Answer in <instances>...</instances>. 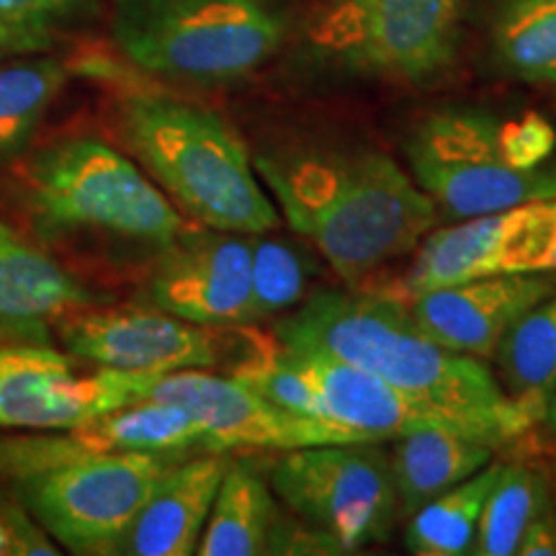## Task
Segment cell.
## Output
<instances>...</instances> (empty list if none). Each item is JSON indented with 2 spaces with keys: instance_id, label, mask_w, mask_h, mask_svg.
Listing matches in <instances>:
<instances>
[{
  "instance_id": "obj_23",
  "label": "cell",
  "mask_w": 556,
  "mask_h": 556,
  "mask_svg": "<svg viewBox=\"0 0 556 556\" xmlns=\"http://www.w3.org/2000/svg\"><path fill=\"white\" fill-rule=\"evenodd\" d=\"M490 52L507 78L556 88V0H497Z\"/></svg>"
},
{
  "instance_id": "obj_13",
  "label": "cell",
  "mask_w": 556,
  "mask_h": 556,
  "mask_svg": "<svg viewBox=\"0 0 556 556\" xmlns=\"http://www.w3.org/2000/svg\"><path fill=\"white\" fill-rule=\"evenodd\" d=\"M144 304L204 328L253 325L250 235L212 227H186L157 253Z\"/></svg>"
},
{
  "instance_id": "obj_1",
  "label": "cell",
  "mask_w": 556,
  "mask_h": 556,
  "mask_svg": "<svg viewBox=\"0 0 556 556\" xmlns=\"http://www.w3.org/2000/svg\"><path fill=\"white\" fill-rule=\"evenodd\" d=\"M253 165L278 214L351 289L413 255L441 219L407 168L358 139H287Z\"/></svg>"
},
{
  "instance_id": "obj_16",
  "label": "cell",
  "mask_w": 556,
  "mask_h": 556,
  "mask_svg": "<svg viewBox=\"0 0 556 556\" xmlns=\"http://www.w3.org/2000/svg\"><path fill=\"white\" fill-rule=\"evenodd\" d=\"M556 287L548 274H503L471 278L405 299L415 323L451 351L492 361L505 332Z\"/></svg>"
},
{
  "instance_id": "obj_19",
  "label": "cell",
  "mask_w": 556,
  "mask_h": 556,
  "mask_svg": "<svg viewBox=\"0 0 556 556\" xmlns=\"http://www.w3.org/2000/svg\"><path fill=\"white\" fill-rule=\"evenodd\" d=\"M392 441L394 446L387 448L389 469L397 490L400 516L405 518L495 462L497 451L486 441L448 428H420Z\"/></svg>"
},
{
  "instance_id": "obj_11",
  "label": "cell",
  "mask_w": 556,
  "mask_h": 556,
  "mask_svg": "<svg viewBox=\"0 0 556 556\" xmlns=\"http://www.w3.org/2000/svg\"><path fill=\"white\" fill-rule=\"evenodd\" d=\"M548 270H556V197L433 227L392 294L415 299L471 278Z\"/></svg>"
},
{
  "instance_id": "obj_15",
  "label": "cell",
  "mask_w": 556,
  "mask_h": 556,
  "mask_svg": "<svg viewBox=\"0 0 556 556\" xmlns=\"http://www.w3.org/2000/svg\"><path fill=\"white\" fill-rule=\"evenodd\" d=\"M283 353L302 379L304 402H299V415L332 422L366 441H392L420 428L462 430L479 441H486L477 428L409 397L364 368L323 356V353L289 351V348H283Z\"/></svg>"
},
{
  "instance_id": "obj_27",
  "label": "cell",
  "mask_w": 556,
  "mask_h": 556,
  "mask_svg": "<svg viewBox=\"0 0 556 556\" xmlns=\"http://www.w3.org/2000/svg\"><path fill=\"white\" fill-rule=\"evenodd\" d=\"M253 266V325L281 317L304 302L315 263L296 242L270 232L250 235Z\"/></svg>"
},
{
  "instance_id": "obj_32",
  "label": "cell",
  "mask_w": 556,
  "mask_h": 556,
  "mask_svg": "<svg viewBox=\"0 0 556 556\" xmlns=\"http://www.w3.org/2000/svg\"><path fill=\"white\" fill-rule=\"evenodd\" d=\"M0 554H13V536L9 526V513H0Z\"/></svg>"
},
{
  "instance_id": "obj_7",
  "label": "cell",
  "mask_w": 556,
  "mask_h": 556,
  "mask_svg": "<svg viewBox=\"0 0 556 556\" xmlns=\"http://www.w3.org/2000/svg\"><path fill=\"white\" fill-rule=\"evenodd\" d=\"M180 456L80 451L18 475V495L41 531L70 554H116L131 520Z\"/></svg>"
},
{
  "instance_id": "obj_9",
  "label": "cell",
  "mask_w": 556,
  "mask_h": 556,
  "mask_svg": "<svg viewBox=\"0 0 556 556\" xmlns=\"http://www.w3.org/2000/svg\"><path fill=\"white\" fill-rule=\"evenodd\" d=\"M467 0H340L319 45L358 75L426 83L456 58Z\"/></svg>"
},
{
  "instance_id": "obj_30",
  "label": "cell",
  "mask_w": 556,
  "mask_h": 556,
  "mask_svg": "<svg viewBox=\"0 0 556 556\" xmlns=\"http://www.w3.org/2000/svg\"><path fill=\"white\" fill-rule=\"evenodd\" d=\"M520 556H556V505L552 503L533 520L518 546Z\"/></svg>"
},
{
  "instance_id": "obj_29",
  "label": "cell",
  "mask_w": 556,
  "mask_h": 556,
  "mask_svg": "<svg viewBox=\"0 0 556 556\" xmlns=\"http://www.w3.org/2000/svg\"><path fill=\"white\" fill-rule=\"evenodd\" d=\"M54 45L52 31L31 29V26H18L11 21L0 18V62L13 58H29V54L50 52Z\"/></svg>"
},
{
  "instance_id": "obj_28",
  "label": "cell",
  "mask_w": 556,
  "mask_h": 556,
  "mask_svg": "<svg viewBox=\"0 0 556 556\" xmlns=\"http://www.w3.org/2000/svg\"><path fill=\"white\" fill-rule=\"evenodd\" d=\"M101 0H0V18L52 31L58 24L86 18Z\"/></svg>"
},
{
  "instance_id": "obj_31",
  "label": "cell",
  "mask_w": 556,
  "mask_h": 556,
  "mask_svg": "<svg viewBox=\"0 0 556 556\" xmlns=\"http://www.w3.org/2000/svg\"><path fill=\"white\" fill-rule=\"evenodd\" d=\"M26 464H29V454H26V443H21V446H9V443H3L0 446V469H13L16 475L26 469Z\"/></svg>"
},
{
  "instance_id": "obj_4",
  "label": "cell",
  "mask_w": 556,
  "mask_h": 556,
  "mask_svg": "<svg viewBox=\"0 0 556 556\" xmlns=\"http://www.w3.org/2000/svg\"><path fill=\"white\" fill-rule=\"evenodd\" d=\"M16 201L47 240L99 238L160 253L189 227L135 160L90 135L34 152L16 173Z\"/></svg>"
},
{
  "instance_id": "obj_6",
  "label": "cell",
  "mask_w": 556,
  "mask_h": 556,
  "mask_svg": "<svg viewBox=\"0 0 556 556\" xmlns=\"http://www.w3.org/2000/svg\"><path fill=\"white\" fill-rule=\"evenodd\" d=\"M507 122L495 111L446 106L409 129L407 170L438 217L462 222L556 197V157L523 168L507 142Z\"/></svg>"
},
{
  "instance_id": "obj_5",
  "label": "cell",
  "mask_w": 556,
  "mask_h": 556,
  "mask_svg": "<svg viewBox=\"0 0 556 556\" xmlns=\"http://www.w3.org/2000/svg\"><path fill=\"white\" fill-rule=\"evenodd\" d=\"M111 37L144 73L214 86L266 65L287 21L270 0H114Z\"/></svg>"
},
{
  "instance_id": "obj_10",
  "label": "cell",
  "mask_w": 556,
  "mask_h": 556,
  "mask_svg": "<svg viewBox=\"0 0 556 556\" xmlns=\"http://www.w3.org/2000/svg\"><path fill=\"white\" fill-rule=\"evenodd\" d=\"M155 377L88 364L54 345L0 343V428L73 430L142 402Z\"/></svg>"
},
{
  "instance_id": "obj_34",
  "label": "cell",
  "mask_w": 556,
  "mask_h": 556,
  "mask_svg": "<svg viewBox=\"0 0 556 556\" xmlns=\"http://www.w3.org/2000/svg\"><path fill=\"white\" fill-rule=\"evenodd\" d=\"M554 482H556V462H554Z\"/></svg>"
},
{
  "instance_id": "obj_14",
  "label": "cell",
  "mask_w": 556,
  "mask_h": 556,
  "mask_svg": "<svg viewBox=\"0 0 556 556\" xmlns=\"http://www.w3.org/2000/svg\"><path fill=\"white\" fill-rule=\"evenodd\" d=\"M54 338L88 364L137 374L214 368L225 358V336L150 307H86L60 319Z\"/></svg>"
},
{
  "instance_id": "obj_25",
  "label": "cell",
  "mask_w": 556,
  "mask_h": 556,
  "mask_svg": "<svg viewBox=\"0 0 556 556\" xmlns=\"http://www.w3.org/2000/svg\"><path fill=\"white\" fill-rule=\"evenodd\" d=\"M500 471L492 462L477 475L441 492L407 518L405 548L415 556H467L477 541L486 495Z\"/></svg>"
},
{
  "instance_id": "obj_22",
  "label": "cell",
  "mask_w": 556,
  "mask_h": 556,
  "mask_svg": "<svg viewBox=\"0 0 556 556\" xmlns=\"http://www.w3.org/2000/svg\"><path fill=\"white\" fill-rule=\"evenodd\" d=\"M75 451H137V454L184 456L186 451H206L204 430L170 402L142 400L119 407L73 430H62Z\"/></svg>"
},
{
  "instance_id": "obj_8",
  "label": "cell",
  "mask_w": 556,
  "mask_h": 556,
  "mask_svg": "<svg viewBox=\"0 0 556 556\" xmlns=\"http://www.w3.org/2000/svg\"><path fill=\"white\" fill-rule=\"evenodd\" d=\"M384 441L281 451L268 484L330 554H356L392 536L400 516Z\"/></svg>"
},
{
  "instance_id": "obj_12",
  "label": "cell",
  "mask_w": 556,
  "mask_h": 556,
  "mask_svg": "<svg viewBox=\"0 0 556 556\" xmlns=\"http://www.w3.org/2000/svg\"><path fill=\"white\" fill-rule=\"evenodd\" d=\"M144 400L184 407L204 430L208 454L222 451H291L323 443L366 441L351 430L291 413L263 397L235 374L184 368L152 379Z\"/></svg>"
},
{
  "instance_id": "obj_17",
  "label": "cell",
  "mask_w": 556,
  "mask_h": 556,
  "mask_svg": "<svg viewBox=\"0 0 556 556\" xmlns=\"http://www.w3.org/2000/svg\"><path fill=\"white\" fill-rule=\"evenodd\" d=\"M106 302V294L0 219V343L54 345L60 319Z\"/></svg>"
},
{
  "instance_id": "obj_18",
  "label": "cell",
  "mask_w": 556,
  "mask_h": 556,
  "mask_svg": "<svg viewBox=\"0 0 556 556\" xmlns=\"http://www.w3.org/2000/svg\"><path fill=\"white\" fill-rule=\"evenodd\" d=\"M219 454L178 458L160 479L148 503L131 520L116 554L124 556H191L204 533L208 510L225 475Z\"/></svg>"
},
{
  "instance_id": "obj_26",
  "label": "cell",
  "mask_w": 556,
  "mask_h": 556,
  "mask_svg": "<svg viewBox=\"0 0 556 556\" xmlns=\"http://www.w3.org/2000/svg\"><path fill=\"white\" fill-rule=\"evenodd\" d=\"M552 505L544 475L526 464H500L479 518L471 556H516L528 528Z\"/></svg>"
},
{
  "instance_id": "obj_2",
  "label": "cell",
  "mask_w": 556,
  "mask_h": 556,
  "mask_svg": "<svg viewBox=\"0 0 556 556\" xmlns=\"http://www.w3.org/2000/svg\"><path fill=\"white\" fill-rule=\"evenodd\" d=\"M274 340L364 368L409 397L454 415L495 446L516 441L536 422L505 397L490 361L435 343L392 291L317 289L281 315Z\"/></svg>"
},
{
  "instance_id": "obj_33",
  "label": "cell",
  "mask_w": 556,
  "mask_h": 556,
  "mask_svg": "<svg viewBox=\"0 0 556 556\" xmlns=\"http://www.w3.org/2000/svg\"><path fill=\"white\" fill-rule=\"evenodd\" d=\"M541 422H544L548 433H552V435L556 438V392H554V397L548 400V405H546V413H544V420H541Z\"/></svg>"
},
{
  "instance_id": "obj_21",
  "label": "cell",
  "mask_w": 556,
  "mask_h": 556,
  "mask_svg": "<svg viewBox=\"0 0 556 556\" xmlns=\"http://www.w3.org/2000/svg\"><path fill=\"white\" fill-rule=\"evenodd\" d=\"M492 361L505 397L533 422L544 420L556 392V287L505 332Z\"/></svg>"
},
{
  "instance_id": "obj_24",
  "label": "cell",
  "mask_w": 556,
  "mask_h": 556,
  "mask_svg": "<svg viewBox=\"0 0 556 556\" xmlns=\"http://www.w3.org/2000/svg\"><path fill=\"white\" fill-rule=\"evenodd\" d=\"M70 80L58 58H13L0 62V165L24 155L34 131Z\"/></svg>"
},
{
  "instance_id": "obj_3",
  "label": "cell",
  "mask_w": 556,
  "mask_h": 556,
  "mask_svg": "<svg viewBox=\"0 0 556 556\" xmlns=\"http://www.w3.org/2000/svg\"><path fill=\"white\" fill-rule=\"evenodd\" d=\"M129 157L193 225L261 235L278 227L248 144L217 111L163 93H129L116 109Z\"/></svg>"
},
{
  "instance_id": "obj_20",
  "label": "cell",
  "mask_w": 556,
  "mask_h": 556,
  "mask_svg": "<svg viewBox=\"0 0 556 556\" xmlns=\"http://www.w3.org/2000/svg\"><path fill=\"white\" fill-rule=\"evenodd\" d=\"M281 513L268 479L250 464H229L197 546L201 556L274 554Z\"/></svg>"
}]
</instances>
